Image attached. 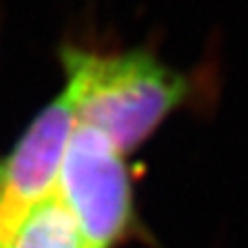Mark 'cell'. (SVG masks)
I'll return each mask as SVG.
<instances>
[{
	"mask_svg": "<svg viewBox=\"0 0 248 248\" xmlns=\"http://www.w3.org/2000/svg\"><path fill=\"white\" fill-rule=\"evenodd\" d=\"M64 95L77 124L102 133L120 153L137 149L184 102V75L145 50H62Z\"/></svg>",
	"mask_w": 248,
	"mask_h": 248,
	"instance_id": "1",
	"label": "cell"
},
{
	"mask_svg": "<svg viewBox=\"0 0 248 248\" xmlns=\"http://www.w3.org/2000/svg\"><path fill=\"white\" fill-rule=\"evenodd\" d=\"M75 114L64 93L48 104L0 164V248L11 242L21 221L56 195L60 164L75 128Z\"/></svg>",
	"mask_w": 248,
	"mask_h": 248,
	"instance_id": "3",
	"label": "cell"
},
{
	"mask_svg": "<svg viewBox=\"0 0 248 248\" xmlns=\"http://www.w3.org/2000/svg\"><path fill=\"white\" fill-rule=\"evenodd\" d=\"M56 197L71 213L83 248H112L133 219V186L122 153L75 124L60 164Z\"/></svg>",
	"mask_w": 248,
	"mask_h": 248,
	"instance_id": "2",
	"label": "cell"
},
{
	"mask_svg": "<svg viewBox=\"0 0 248 248\" xmlns=\"http://www.w3.org/2000/svg\"><path fill=\"white\" fill-rule=\"evenodd\" d=\"M4 248H83L71 213L54 195L37 205Z\"/></svg>",
	"mask_w": 248,
	"mask_h": 248,
	"instance_id": "4",
	"label": "cell"
}]
</instances>
